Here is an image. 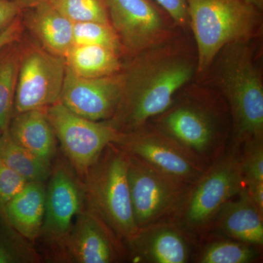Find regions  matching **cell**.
<instances>
[{"instance_id":"1","label":"cell","mask_w":263,"mask_h":263,"mask_svg":"<svg viewBox=\"0 0 263 263\" xmlns=\"http://www.w3.org/2000/svg\"><path fill=\"white\" fill-rule=\"evenodd\" d=\"M197 53L190 32L148 48L126 60L123 89L108 122L121 133L144 125L164 111L176 95L196 80Z\"/></svg>"},{"instance_id":"2","label":"cell","mask_w":263,"mask_h":263,"mask_svg":"<svg viewBox=\"0 0 263 263\" xmlns=\"http://www.w3.org/2000/svg\"><path fill=\"white\" fill-rule=\"evenodd\" d=\"M262 36L228 45L198 81L217 90L231 117L234 148L263 140Z\"/></svg>"},{"instance_id":"3","label":"cell","mask_w":263,"mask_h":263,"mask_svg":"<svg viewBox=\"0 0 263 263\" xmlns=\"http://www.w3.org/2000/svg\"><path fill=\"white\" fill-rule=\"evenodd\" d=\"M149 122L208 166L224 154L231 135V117L224 98L196 80L183 86L168 108Z\"/></svg>"},{"instance_id":"4","label":"cell","mask_w":263,"mask_h":263,"mask_svg":"<svg viewBox=\"0 0 263 263\" xmlns=\"http://www.w3.org/2000/svg\"><path fill=\"white\" fill-rule=\"evenodd\" d=\"M189 30L197 53L196 81L231 43L262 37V10L246 0H186Z\"/></svg>"},{"instance_id":"5","label":"cell","mask_w":263,"mask_h":263,"mask_svg":"<svg viewBox=\"0 0 263 263\" xmlns=\"http://www.w3.org/2000/svg\"><path fill=\"white\" fill-rule=\"evenodd\" d=\"M128 155L109 144L84 177L85 205L103 219L121 240L139 231L133 216L127 181Z\"/></svg>"},{"instance_id":"6","label":"cell","mask_w":263,"mask_h":263,"mask_svg":"<svg viewBox=\"0 0 263 263\" xmlns=\"http://www.w3.org/2000/svg\"><path fill=\"white\" fill-rule=\"evenodd\" d=\"M245 187L239 156L235 149L223 154L190 186L175 211L179 226L190 233L202 234L223 205Z\"/></svg>"},{"instance_id":"7","label":"cell","mask_w":263,"mask_h":263,"mask_svg":"<svg viewBox=\"0 0 263 263\" xmlns=\"http://www.w3.org/2000/svg\"><path fill=\"white\" fill-rule=\"evenodd\" d=\"M108 7L126 60L183 32L155 0H108Z\"/></svg>"},{"instance_id":"8","label":"cell","mask_w":263,"mask_h":263,"mask_svg":"<svg viewBox=\"0 0 263 263\" xmlns=\"http://www.w3.org/2000/svg\"><path fill=\"white\" fill-rule=\"evenodd\" d=\"M114 144L163 174L192 186L208 167L205 162L150 122L122 133Z\"/></svg>"},{"instance_id":"9","label":"cell","mask_w":263,"mask_h":263,"mask_svg":"<svg viewBox=\"0 0 263 263\" xmlns=\"http://www.w3.org/2000/svg\"><path fill=\"white\" fill-rule=\"evenodd\" d=\"M57 141L71 167L80 179L110 143L122 135L108 121L89 120L74 114L60 102L46 108Z\"/></svg>"},{"instance_id":"10","label":"cell","mask_w":263,"mask_h":263,"mask_svg":"<svg viewBox=\"0 0 263 263\" xmlns=\"http://www.w3.org/2000/svg\"><path fill=\"white\" fill-rule=\"evenodd\" d=\"M66 70L64 57L50 53L23 35L13 115L46 108L59 102Z\"/></svg>"},{"instance_id":"11","label":"cell","mask_w":263,"mask_h":263,"mask_svg":"<svg viewBox=\"0 0 263 263\" xmlns=\"http://www.w3.org/2000/svg\"><path fill=\"white\" fill-rule=\"evenodd\" d=\"M127 181L139 230L174 214L191 186L131 155H128Z\"/></svg>"},{"instance_id":"12","label":"cell","mask_w":263,"mask_h":263,"mask_svg":"<svg viewBox=\"0 0 263 263\" xmlns=\"http://www.w3.org/2000/svg\"><path fill=\"white\" fill-rule=\"evenodd\" d=\"M48 179L44 219L40 237L57 249L86 205L81 180L70 164L58 161L52 167Z\"/></svg>"},{"instance_id":"13","label":"cell","mask_w":263,"mask_h":263,"mask_svg":"<svg viewBox=\"0 0 263 263\" xmlns=\"http://www.w3.org/2000/svg\"><path fill=\"white\" fill-rule=\"evenodd\" d=\"M57 251L60 259L78 263L115 262L124 254L121 239L100 216L86 207Z\"/></svg>"},{"instance_id":"14","label":"cell","mask_w":263,"mask_h":263,"mask_svg":"<svg viewBox=\"0 0 263 263\" xmlns=\"http://www.w3.org/2000/svg\"><path fill=\"white\" fill-rule=\"evenodd\" d=\"M122 89V71L116 75L86 79L67 68L59 102L85 119L108 121L117 111Z\"/></svg>"},{"instance_id":"15","label":"cell","mask_w":263,"mask_h":263,"mask_svg":"<svg viewBox=\"0 0 263 263\" xmlns=\"http://www.w3.org/2000/svg\"><path fill=\"white\" fill-rule=\"evenodd\" d=\"M179 226L170 223H154L141 228L126 242L132 253L141 262L186 263L191 247Z\"/></svg>"},{"instance_id":"16","label":"cell","mask_w":263,"mask_h":263,"mask_svg":"<svg viewBox=\"0 0 263 263\" xmlns=\"http://www.w3.org/2000/svg\"><path fill=\"white\" fill-rule=\"evenodd\" d=\"M22 21L33 40L56 56L65 58L73 46V22L49 2L24 9Z\"/></svg>"},{"instance_id":"17","label":"cell","mask_w":263,"mask_h":263,"mask_svg":"<svg viewBox=\"0 0 263 263\" xmlns=\"http://www.w3.org/2000/svg\"><path fill=\"white\" fill-rule=\"evenodd\" d=\"M238 195L237 200H230L223 205L214 222L231 239L262 247L263 213L254 205L245 187Z\"/></svg>"},{"instance_id":"18","label":"cell","mask_w":263,"mask_h":263,"mask_svg":"<svg viewBox=\"0 0 263 263\" xmlns=\"http://www.w3.org/2000/svg\"><path fill=\"white\" fill-rule=\"evenodd\" d=\"M46 186L39 181H28L5 205L3 215L10 226L34 243L41 235L46 208Z\"/></svg>"},{"instance_id":"19","label":"cell","mask_w":263,"mask_h":263,"mask_svg":"<svg viewBox=\"0 0 263 263\" xmlns=\"http://www.w3.org/2000/svg\"><path fill=\"white\" fill-rule=\"evenodd\" d=\"M46 108L15 114L10 121L8 133L20 146L51 162L57 155V139Z\"/></svg>"},{"instance_id":"20","label":"cell","mask_w":263,"mask_h":263,"mask_svg":"<svg viewBox=\"0 0 263 263\" xmlns=\"http://www.w3.org/2000/svg\"><path fill=\"white\" fill-rule=\"evenodd\" d=\"M67 68L74 75L96 79L122 72L125 59L111 48L91 45L72 46L65 57Z\"/></svg>"},{"instance_id":"21","label":"cell","mask_w":263,"mask_h":263,"mask_svg":"<svg viewBox=\"0 0 263 263\" xmlns=\"http://www.w3.org/2000/svg\"><path fill=\"white\" fill-rule=\"evenodd\" d=\"M22 38L0 50V134L8 130L14 112Z\"/></svg>"},{"instance_id":"22","label":"cell","mask_w":263,"mask_h":263,"mask_svg":"<svg viewBox=\"0 0 263 263\" xmlns=\"http://www.w3.org/2000/svg\"><path fill=\"white\" fill-rule=\"evenodd\" d=\"M0 160L27 181L44 183L51 174V162L20 146L8 130L0 134Z\"/></svg>"},{"instance_id":"23","label":"cell","mask_w":263,"mask_h":263,"mask_svg":"<svg viewBox=\"0 0 263 263\" xmlns=\"http://www.w3.org/2000/svg\"><path fill=\"white\" fill-rule=\"evenodd\" d=\"M255 246L233 239L215 240L202 249L197 258L200 263H250L258 259Z\"/></svg>"},{"instance_id":"24","label":"cell","mask_w":263,"mask_h":263,"mask_svg":"<svg viewBox=\"0 0 263 263\" xmlns=\"http://www.w3.org/2000/svg\"><path fill=\"white\" fill-rule=\"evenodd\" d=\"M48 2L73 23L91 22L110 24L108 0H49Z\"/></svg>"},{"instance_id":"25","label":"cell","mask_w":263,"mask_h":263,"mask_svg":"<svg viewBox=\"0 0 263 263\" xmlns=\"http://www.w3.org/2000/svg\"><path fill=\"white\" fill-rule=\"evenodd\" d=\"M83 45L111 48L124 57L122 44L110 24L91 22L74 23L73 46Z\"/></svg>"},{"instance_id":"26","label":"cell","mask_w":263,"mask_h":263,"mask_svg":"<svg viewBox=\"0 0 263 263\" xmlns=\"http://www.w3.org/2000/svg\"><path fill=\"white\" fill-rule=\"evenodd\" d=\"M240 170L245 186L263 182V140H254L242 145Z\"/></svg>"},{"instance_id":"27","label":"cell","mask_w":263,"mask_h":263,"mask_svg":"<svg viewBox=\"0 0 263 263\" xmlns=\"http://www.w3.org/2000/svg\"><path fill=\"white\" fill-rule=\"evenodd\" d=\"M27 180L10 168L0 160V212H4L5 205L24 187Z\"/></svg>"},{"instance_id":"28","label":"cell","mask_w":263,"mask_h":263,"mask_svg":"<svg viewBox=\"0 0 263 263\" xmlns=\"http://www.w3.org/2000/svg\"><path fill=\"white\" fill-rule=\"evenodd\" d=\"M170 15L183 32L189 30V18L186 0H155Z\"/></svg>"},{"instance_id":"29","label":"cell","mask_w":263,"mask_h":263,"mask_svg":"<svg viewBox=\"0 0 263 263\" xmlns=\"http://www.w3.org/2000/svg\"><path fill=\"white\" fill-rule=\"evenodd\" d=\"M24 8L11 0H0V32L23 13Z\"/></svg>"},{"instance_id":"30","label":"cell","mask_w":263,"mask_h":263,"mask_svg":"<svg viewBox=\"0 0 263 263\" xmlns=\"http://www.w3.org/2000/svg\"><path fill=\"white\" fill-rule=\"evenodd\" d=\"M24 29L22 14L0 32V50L7 45L18 41L23 37Z\"/></svg>"},{"instance_id":"31","label":"cell","mask_w":263,"mask_h":263,"mask_svg":"<svg viewBox=\"0 0 263 263\" xmlns=\"http://www.w3.org/2000/svg\"><path fill=\"white\" fill-rule=\"evenodd\" d=\"M18 259L0 239V263H11L17 262Z\"/></svg>"},{"instance_id":"32","label":"cell","mask_w":263,"mask_h":263,"mask_svg":"<svg viewBox=\"0 0 263 263\" xmlns=\"http://www.w3.org/2000/svg\"><path fill=\"white\" fill-rule=\"evenodd\" d=\"M11 1L15 2L17 4L21 5L24 9H25V8H31V7L43 3V2H48L49 0H11Z\"/></svg>"},{"instance_id":"33","label":"cell","mask_w":263,"mask_h":263,"mask_svg":"<svg viewBox=\"0 0 263 263\" xmlns=\"http://www.w3.org/2000/svg\"><path fill=\"white\" fill-rule=\"evenodd\" d=\"M246 1L257 7L259 9L263 10V0H246Z\"/></svg>"}]
</instances>
